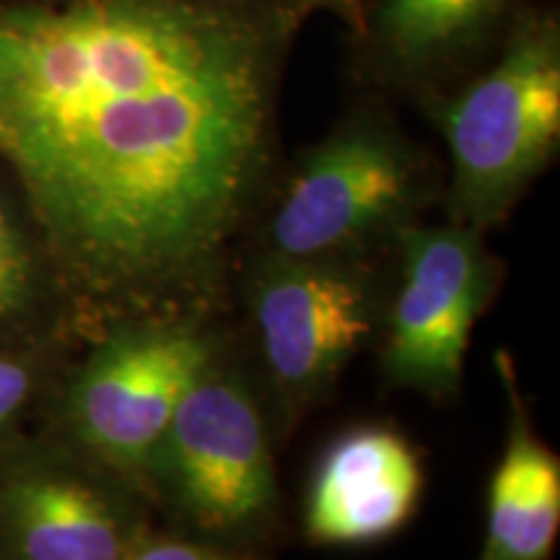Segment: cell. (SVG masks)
I'll return each instance as SVG.
<instances>
[{
    "mask_svg": "<svg viewBox=\"0 0 560 560\" xmlns=\"http://www.w3.org/2000/svg\"><path fill=\"white\" fill-rule=\"evenodd\" d=\"M268 115L260 34L219 3L0 11V156L86 306L161 310L215 276Z\"/></svg>",
    "mask_w": 560,
    "mask_h": 560,
    "instance_id": "1",
    "label": "cell"
},
{
    "mask_svg": "<svg viewBox=\"0 0 560 560\" xmlns=\"http://www.w3.org/2000/svg\"><path fill=\"white\" fill-rule=\"evenodd\" d=\"M219 340L185 317L125 319L89 353L62 400L83 457L122 482H149L166 425Z\"/></svg>",
    "mask_w": 560,
    "mask_h": 560,
    "instance_id": "2",
    "label": "cell"
},
{
    "mask_svg": "<svg viewBox=\"0 0 560 560\" xmlns=\"http://www.w3.org/2000/svg\"><path fill=\"white\" fill-rule=\"evenodd\" d=\"M452 153V215L480 231L509 213L558 149L560 50L532 30L441 117Z\"/></svg>",
    "mask_w": 560,
    "mask_h": 560,
    "instance_id": "3",
    "label": "cell"
},
{
    "mask_svg": "<svg viewBox=\"0 0 560 560\" xmlns=\"http://www.w3.org/2000/svg\"><path fill=\"white\" fill-rule=\"evenodd\" d=\"M149 482L206 535L236 537L276 509V467L265 418L236 371L213 359L185 389Z\"/></svg>",
    "mask_w": 560,
    "mask_h": 560,
    "instance_id": "4",
    "label": "cell"
},
{
    "mask_svg": "<svg viewBox=\"0 0 560 560\" xmlns=\"http://www.w3.org/2000/svg\"><path fill=\"white\" fill-rule=\"evenodd\" d=\"M402 283L389 310L382 366L397 387L446 400L465 376L475 325L493 299L499 270L480 231L459 226L397 229Z\"/></svg>",
    "mask_w": 560,
    "mask_h": 560,
    "instance_id": "5",
    "label": "cell"
},
{
    "mask_svg": "<svg viewBox=\"0 0 560 560\" xmlns=\"http://www.w3.org/2000/svg\"><path fill=\"white\" fill-rule=\"evenodd\" d=\"M416 166L400 140L369 125L346 128L306 153L272 215L270 255L342 260L400 229Z\"/></svg>",
    "mask_w": 560,
    "mask_h": 560,
    "instance_id": "6",
    "label": "cell"
},
{
    "mask_svg": "<svg viewBox=\"0 0 560 560\" xmlns=\"http://www.w3.org/2000/svg\"><path fill=\"white\" fill-rule=\"evenodd\" d=\"M249 312L270 380L291 402L330 387L376 325L369 278L342 260L270 255L252 276Z\"/></svg>",
    "mask_w": 560,
    "mask_h": 560,
    "instance_id": "7",
    "label": "cell"
},
{
    "mask_svg": "<svg viewBox=\"0 0 560 560\" xmlns=\"http://www.w3.org/2000/svg\"><path fill=\"white\" fill-rule=\"evenodd\" d=\"M145 532L128 488L96 462L58 450L0 462V560H122Z\"/></svg>",
    "mask_w": 560,
    "mask_h": 560,
    "instance_id": "8",
    "label": "cell"
},
{
    "mask_svg": "<svg viewBox=\"0 0 560 560\" xmlns=\"http://www.w3.org/2000/svg\"><path fill=\"white\" fill-rule=\"evenodd\" d=\"M423 488V462L400 431L376 423L342 431L312 470L306 537L332 548L387 540L412 520Z\"/></svg>",
    "mask_w": 560,
    "mask_h": 560,
    "instance_id": "9",
    "label": "cell"
},
{
    "mask_svg": "<svg viewBox=\"0 0 560 560\" xmlns=\"http://www.w3.org/2000/svg\"><path fill=\"white\" fill-rule=\"evenodd\" d=\"M506 392V444L488 480L486 537L478 560H552L560 532V459L532 425L514 359L495 353Z\"/></svg>",
    "mask_w": 560,
    "mask_h": 560,
    "instance_id": "10",
    "label": "cell"
},
{
    "mask_svg": "<svg viewBox=\"0 0 560 560\" xmlns=\"http://www.w3.org/2000/svg\"><path fill=\"white\" fill-rule=\"evenodd\" d=\"M499 0H384L380 16L389 47L405 60H425L470 34Z\"/></svg>",
    "mask_w": 560,
    "mask_h": 560,
    "instance_id": "11",
    "label": "cell"
},
{
    "mask_svg": "<svg viewBox=\"0 0 560 560\" xmlns=\"http://www.w3.org/2000/svg\"><path fill=\"white\" fill-rule=\"evenodd\" d=\"M39 257L0 195V335L24 327L42 299Z\"/></svg>",
    "mask_w": 560,
    "mask_h": 560,
    "instance_id": "12",
    "label": "cell"
},
{
    "mask_svg": "<svg viewBox=\"0 0 560 560\" xmlns=\"http://www.w3.org/2000/svg\"><path fill=\"white\" fill-rule=\"evenodd\" d=\"M37 389V366L32 355L0 350V439L11 431Z\"/></svg>",
    "mask_w": 560,
    "mask_h": 560,
    "instance_id": "13",
    "label": "cell"
},
{
    "mask_svg": "<svg viewBox=\"0 0 560 560\" xmlns=\"http://www.w3.org/2000/svg\"><path fill=\"white\" fill-rule=\"evenodd\" d=\"M122 560H255L213 548V545L185 540V537H164L145 532Z\"/></svg>",
    "mask_w": 560,
    "mask_h": 560,
    "instance_id": "14",
    "label": "cell"
},
{
    "mask_svg": "<svg viewBox=\"0 0 560 560\" xmlns=\"http://www.w3.org/2000/svg\"><path fill=\"white\" fill-rule=\"evenodd\" d=\"M332 3H340V5H350V3H355V0H332Z\"/></svg>",
    "mask_w": 560,
    "mask_h": 560,
    "instance_id": "15",
    "label": "cell"
}]
</instances>
